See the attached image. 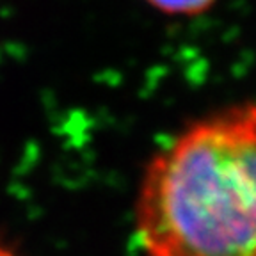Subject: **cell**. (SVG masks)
<instances>
[{
    "label": "cell",
    "mask_w": 256,
    "mask_h": 256,
    "mask_svg": "<svg viewBox=\"0 0 256 256\" xmlns=\"http://www.w3.org/2000/svg\"><path fill=\"white\" fill-rule=\"evenodd\" d=\"M136 233L144 256H256V102L206 112L156 150Z\"/></svg>",
    "instance_id": "cell-1"
},
{
    "label": "cell",
    "mask_w": 256,
    "mask_h": 256,
    "mask_svg": "<svg viewBox=\"0 0 256 256\" xmlns=\"http://www.w3.org/2000/svg\"><path fill=\"white\" fill-rule=\"evenodd\" d=\"M153 12L172 20H194L210 12L219 0H140Z\"/></svg>",
    "instance_id": "cell-2"
}]
</instances>
